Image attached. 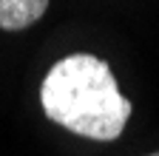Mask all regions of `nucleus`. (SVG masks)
<instances>
[{
	"instance_id": "obj_1",
	"label": "nucleus",
	"mask_w": 159,
	"mask_h": 156,
	"mask_svg": "<svg viewBox=\"0 0 159 156\" xmlns=\"http://www.w3.org/2000/svg\"><path fill=\"white\" fill-rule=\"evenodd\" d=\"M40 102L48 119L97 142L116 139L131 116V102L116 91L111 65L94 54L54 63L40 85Z\"/></svg>"
},
{
	"instance_id": "obj_2",
	"label": "nucleus",
	"mask_w": 159,
	"mask_h": 156,
	"mask_svg": "<svg viewBox=\"0 0 159 156\" xmlns=\"http://www.w3.org/2000/svg\"><path fill=\"white\" fill-rule=\"evenodd\" d=\"M48 0H0V29L20 31L46 14Z\"/></svg>"
},
{
	"instance_id": "obj_3",
	"label": "nucleus",
	"mask_w": 159,
	"mask_h": 156,
	"mask_svg": "<svg viewBox=\"0 0 159 156\" xmlns=\"http://www.w3.org/2000/svg\"><path fill=\"white\" fill-rule=\"evenodd\" d=\"M153 156H159V153H153Z\"/></svg>"
}]
</instances>
